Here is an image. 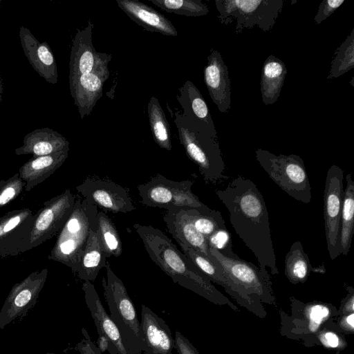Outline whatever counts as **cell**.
<instances>
[{"label": "cell", "mask_w": 354, "mask_h": 354, "mask_svg": "<svg viewBox=\"0 0 354 354\" xmlns=\"http://www.w3.org/2000/svg\"><path fill=\"white\" fill-rule=\"evenodd\" d=\"M48 269L30 273L14 285L0 310V329H3L17 318L26 315L35 305L46 281Z\"/></svg>", "instance_id": "11"}, {"label": "cell", "mask_w": 354, "mask_h": 354, "mask_svg": "<svg viewBox=\"0 0 354 354\" xmlns=\"http://www.w3.org/2000/svg\"><path fill=\"white\" fill-rule=\"evenodd\" d=\"M1 1H0V4H1Z\"/></svg>", "instance_id": "50"}, {"label": "cell", "mask_w": 354, "mask_h": 354, "mask_svg": "<svg viewBox=\"0 0 354 354\" xmlns=\"http://www.w3.org/2000/svg\"><path fill=\"white\" fill-rule=\"evenodd\" d=\"M344 171L332 165L326 174L324 192V220L327 250L332 260L339 254L340 218L344 195Z\"/></svg>", "instance_id": "10"}, {"label": "cell", "mask_w": 354, "mask_h": 354, "mask_svg": "<svg viewBox=\"0 0 354 354\" xmlns=\"http://www.w3.org/2000/svg\"><path fill=\"white\" fill-rule=\"evenodd\" d=\"M68 151L32 157L19 170V177L26 183L25 191L29 192L46 180L65 162Z\"/></svg>", "instance_id": "24"}, {"label": "cell", "mask_w": 354, "mask_h": 354, "mask_svg": "<svg viewBox=\"0 0 354 354\" xmlns=\"http://www.w3.org/2000/svg\"><path fill=\"white\" fill-rule=\"evenodd\" d=\"M178 181L158 174L146 183L138 186L141 203L148 207L169 209Z\"/></svg>", "instance_id": "27"}, {"label": "cell", "mask_w": 354, "mask_h": 354, "mask_svg": "<svg viewBox=\"0 0 354 354\" xmlns=\"http://www.w3.org/2000/svg\"><path fill=\"white\" fill-rule=\"evenodd\" d=\"M288 73L284 62L274 55L263 62L260 80L261 98L265 105H272L281 94Z\"/></svg>", "instance_id": "26"}, {"label": "cell", "mask_w": 354, "mask_h": 354, "mask_svg": "<svg viewBox=\"0 0 354 354\" xmlns=\"http://www.w3.org/2000/svg\"><path fill=\"white\" fill-rule=\"evenodd\" d=\"M353 80H354V77H352V78H351V81L350 82V83H351V86H352L353 87L354 86V85H353Z\"/></svg>", "instance_id": "48"}, {"label": "cell", "mask_w": 354, "mask_h": 354, "mask_svg": "<svg viewBox=\"0 0 354 354\" xmlns=\"http://www.w3.org/2000/svg\"><path fill=\"white\" fill-rule=\"evenodd\" d=\"M209 251L225 274L241 292L253 299H259L264 301L273 299L269 274L263 273L252 263L239 257H227L212 248H209Z\"/></svg>", "instance_id": "8"}, {"label": "cell", "mask_w": 354, "mask_h": 354, "mask_svg": "<svg viewBox=\"0 0 354 354\" xmlns=\"http://www.w3.org/2000/svg\"><path fill=\"white\" fill-rule=\"evenodd\" d=\"M340 218L339 254L346 256L350 250L354 227V181L351 173L346 175Z\"/></svg>", "instance_id": "29"}, {"label": "cell", "mask_w": 354, "mask_h": 354, "mask_svg": "<svg viewBox=\"0 0 354 354\" xmlns=\"http://www.w3.org/2000/svg\"><path fill=\"white\" fill-rule=\"evenodd\" d=\"M69 151V142L59 133L48 127L37 129L27 133L22 146L15 149L17 156L31 154L32 157Z\"/></svg>", "instance_id": "22"}, {"label": "cell", "mask_w": 354, "mask_h": 354, "mask_svg": "<svg viewBox=\"0 0 354 354\" xmlns=\"http://www.w3.org/2000/svg\"><path fill=\"white\" fill-rule=\"evenodd\" d=\"M174 348L178 354H200L188 339L178 330L175 333Z\"/></svg>", "instance_id": "42"}, {"label": "cell", "mask_w": 354, "mask_h": 354, "mask_svg": "<svg viewBox=\"0 0 354 354\" xmlns=\"http://www.w3.org/2000/svg\"><path fill=\"white\" fill-rule=\"evenodd\" d=\"M106 258L99 238L96 223L90 230L87 243L75 273L84 281H93L100 270L105 267Z\"/></svg>", "instance_id": "25"}, {"label": "cell", "mask_w": 354, "mask_h": 354, "mask_svg": "<svg viewBox=\"0 0 354 354\" xmlns=\"http://www.w3.org/2000/svg\"><path fill=\"white\" fill-rule=\"evenodd\" d=\"M34 219L28 208L14 209L0 217V257H16L28 251Z\"/></svg>", "instance_id": "14"}, {"label": "cell", "mask_w": 354, "mask_h": 354, "mask_svg": "<svg viewBox=\"0 0 354 354\" xmlns=\"http://www.w3.org/2000/svg\"><path fill=\"white\" fill-rule=\"evenodd\" d=\"M19 39L24 53L33 69L47 82H57V67L53 53L47 42H40L24 26L19 28Z\"/></svg>", "instance_id": "17"}, {"label": "cell", "mask_w": 354, "mask_h": 354, "mask_svg": "<svg viewBox=\"0 0 354 354\" xmlns=\"http://www.w3.org/2000/svg\"><path fill=\"white\" fill-rule=\"evenodd\" d=\"M111 59V55L100 53L90 73L81 75L69 82L71 94L81 119L91 113L102 95L104 84L109 76L108 66Z\"/></svg>", "instance_id": "12"}, {"label": "cell", "mask_w": 354, "mask_h": 354, "mask_svg": "<svg viewBox=\"0 0 354 354\" xmlns=\"http://www.w3.org/2000/svg\"><path fill=\"white\" fill-rule=\"evenodd\" d=\"M75 189L87 203L104 212L127 213L136 209L128 190L112 181L87 178Z\"/></svg>", "instance_id": "13"}, {"label": "cell", "mask_w": 354, "mask_h": 354, "mask_svg": "<svg viewBox=\"0 0 354 354\" xmlns=\"http://www.w3.org/2000/svg\"><path fill=\"white\" fill-rule=\"evenodd\" d=\"M96 220L99 238L107 258L120 257L122 252V245L114 223L104 212H98Z\"/></svg>", "instance_id": "32"}, {"label": "cell", "mask_w": 354, "mask_h": 354, "mask_svg": "<svg viewBox=\"0 0 354 354\" xmlns=\"http://www.w3.org/2000/svg\"><path fill=\"white\" fill-rule=\"evenodd\" d=\"M307 307L306 316L308 322L309 330L311 332H315L328 317L330 310L324 304H311Z\"/></svg>", "instance_id": "39"}, {"label": "cell", "mask_w": 354, "mask_h": 354, "mask_svg": "<svg viewBox=\"0 0 354 354\" xmlns=\"http://www.w3.org/2000/svg\"><path fill=\"white\" fill-rule=\"evenodd\" d=\"M215 194L229 212L230 221L236 234L257 259L259 268L268 274H279L273 248L268 212L257 185L241 175L231 180Z\"/></svg>", "instance_id": "1"}, {"label": "cell", "mask_w": 354, "mask_h": 354, "mask_svg": "<svg viewBox=\"0 0 354 354\" xmlns=\"http://www.w3.org/2000/svg\"><path fill=\"white\" fill-rule=\"evenodd\" d=\"M168 232L178 244L190 247L206 256L210 261L212 255L207 239L194 227L183 209H170L163 216Z\"/></svg>", "instance_id": "18"}, {"label": "cell", "mask_w": 354, "mask_h": 354, "mask_svg": "<svg viewBox=\"0 0 354 354\" xmlns=\"http://www.w3.org/2000/svg\"><path fill=\"white\" fill-rule=\"evenodd\" d=\"M118 7L145 29L168 36H177L174 26L163 15L137 0H116Z\"/></svg>", "instance_id": "21"}, {"label": "cell", "mask_w": 354, "mask_h": 354, "mask_svg": "<svg viewBox=\"0 0 354 354\" xmlns=\"http://www.w3.org/2000/svg\"><path fill=\"white\" fill-rule=\"evenodd\" d=\"M340 325L344 330L353 332L354 329V314L351 313L345 316L341 321Z\"/></svg>", "instance_id": "45"}, {"label": "cell", "mask_w": 354, "mask_h": 354, "mask_svg": "<svg viewBox=\"0 0 354 354\" xmlns=\"http://www.w3.org/2000/svg\"><path fill=\"white\" fill-rule=\"evenodd\" d=\"M133 228L141 239L150 259L174 283L214 304H227L231 308L237 309L160 230L139 223L134 224Z\"/></svg>", "instance_id": "2"}, {"label": "cell", "mask_w": 354, "mask_h": 354, "mask_svg": "<svg viewBox=\"0 0 354 354\" xmlns=\"http://www.w3.org/2000/svg\"><path fill=\"white\" fill-rule=\"evenodd\" d=\"M93 24L89 20L83 30L77 29L73 40L69 62V82L81 75L90 73L98 58L92 42Z\"/></svg>", "instance_id": "20"}, {"label": "cell", "mask_w": 354, "mask_h": 354, "mask_svg": "<svg viewBox=\"0 0 354 354\" xmlns=\"http://www.w3.org/2000/svg\"><path fill=\"white\" fill-rule=\"evenodd\" d=\"M207 240L209 248L216 249L223 255L230 258L239 257L233 252L232 239L227 227L218 230Z\"/></svg>", "instance_id": "38"}, {"label": "cell", "mask_w": 354, "mask_h": 354, "mask_svg": "<svg viewBox=\"0 0 354 354\" xmlns=\"http://www.w3.org/2000/svg\"><path fill=\"white\" fill-rule=\"evenodd\" d=\"M2 92H3L2 81H1V75H0V104H1V102Z\"/></svg>", "instance_id": "47"}, {"label": "cell", "mask_w": 354, "mask_h": 354, "mask_svg": "<svg viewBox=\"0 0 354 354\" xmlns=\"http://www.w3.org/2000/svg\"><path fill=\"white\" fill-rule=\"evenodd\" d=\"M147 112L151 131L156 143L160 148L170 151L171 143L169 124L156 97L150 98Z\"/></svg>", "instance_id": "31"}, {"label": "cell", "mask_w": 354, "mask_h": 354, "mask_svg": "<svg viewBox=\"0 0 354 354\" xmlns=\"http://www.w3.org/2000/svg\"><path fill=\"white\" fill-rule=\"evenodd\" d=\"M141 333L145 345V354H172L174 339L165 320L149 307L141 306Z\"/></svg>", "instance_id": "16"}, {"label": "cell", "mask_w": 354, "mask_h": 354, "mask_svg": "<svg viewBox=\"0 0 354 354\" xmlns=\"http://www.w3.org/2000/svg\"><path fill=\"white\" fill-rule=\"evenodd\" d=\"M183 253L211 281L221 286L236 299L241 304L250 307L254 305V300L241 292L236 284L225 274L221 266L213 257L210 261L201 252L179 244Z\"/></svg>", "instance_id": "19"}, {"label": "cell", "mask_w": 354, "mask_h": 354, "mask_svg": "<svg viewBox=\"0 0 354 354\" xmlns=\"http://www.w3.org/2000/svg\"><path fill=\"white\" fill-rule=\"evenodd\" d=\"M82 290L97 332H101L107 337L117 348L118 354H128L120 332L104 308L93 284L91 281H85L82 284Z\"/></svg>", "instance_id": "23"}, {"label": "cell", "mask_w": 354, "mask_h": 354, "mask_svg": "<svg viewBox=\"0 0 354 354\" xmlns=\"http://www.w3.org/2000/svg\"><path fill=\"white\" fill-rule=\"evenodd\" d=\"M344 2V0H323L314 19L315 24H319L329 17Z\"/></svg>", "instance_id": "40"}, {"label": "cell", "mask_w": 354, "mask_h": 354, "mask_svg": "<svg viewBox=\"0 0 354 354\" xmlns=\"http://www.w3.org/2000/svg\"><path fill=\"white\" fill-rule=\"evenodd\" d=\"M179 92L176 98L183 109V113L215 128L208 106L196 86L192 82L186 81L179 88Z\"/></svg>", "instance_id": "30"}, {"label": "cell", "mask_w": 354, "mask_h": 354, "mask_svg": "<svg viewBox=\"0 0 354 354\" xmlns=\"http://www.w3.org/2000/svg\"><path fill=\"white\" fill-rule=\"evenodd\" d=\"M98 339L97 341V346L103 353L105 351H108L110 354H118V351L115 346L111 342L107 337L101 332H97Z\"/></svg>", "instance_id": "43"}, {"label": "cell", "mask_w": 354, "mask_h": 354, "mask_svg": "<svg viewBox=\"0 0 354 354\" xmlns=\"http://www.w3.org/2000/svg\"><path fill=\"white\" fill-rule=\"evenodd\" d=\"M162 10L187 17H201L207 15L209 10L200 0H149Z\"/></svg>", "instance_id": "35"}, {"label": "cell", "mask_w": 354, "mask_h": 354, "mask_svg": "<svg viewBox=\"0 0 354 354\" xmlns=\"http://www.w3.org/2000/svg\"><path fill=\"white\" fill-rule=\"evenodd\" d=\"M142 354H145V353H142ZM172 354H173V353H172Z\"/></svg>", "instance_id": "51"}, {"label": "cell", "mask_w": 354, "mask_h": 354, "mask_svg": "<svg viewBox=\"0 0 354 354\" xmlns=\"http://www.w3.org/2000/svg\"><path fill=\"white\" fill-rule=\"evenodd\" d=\"M26 183L15 174L7 180H0V209L17 198L25 188Z\"/></svg>", "instance_id": "37"}, {"label": "cell", "mask_w": 354, "mask_h": 354, "mask_svg": "<svg viewBox=\"0 0 354 354\" xmlns=\"http://www.w3.org/2000/svg\"><path fill=\"white\" fill-rule=\"evenodd\" d=\"M204 82L218 111L227 113L231 107V82L227 66L218 50H210L204 69Z\"/></svg>", "instance_id": "15"}, {"label": "cell", "mask_w": 354, "mask_h": 354, "mask_svg": "<svg viewBox=\"0 0 354 354\" xmlns=\"http://www.w3.org/2000/svg\"><path fill=\"white\" fill-rule=\"evenodd\" d=\"M283 0H216L218 19L222 24L236 22L235 34L257 26L270 31L283 6Z\"/></svg>", "instance_id": "7"}, {"label": "cell", "mask_w": 354, "mask_h": 354, "mask_svg": "<svg viewBox=\"0 0 354 354\" xmlns=\"http://www.w3.org/2000/svg\"><path fill=\"white\" fill-rule=\"evenodd\" d=\"M82 339L75 346V350L80 354H102L97 348V345L92 341L88 331L85 328H82Z\"/></svg>", "instance_id": "41"}, {"label": "cell", "mask_w": 354, "mask_h": 354, "mask_svg": "<svg viewBox=\"0 0 354 354\" xmlns=\"http://www.w3.org/2000/svg\"><path fill=\"white\" fill-rule=\"evenodd\" d=\"M44 354H56V353H44Z\"/></svg>", "instance_id": "49"}, {"label": "cell", "mask_w": 354, "mask_h": 354, "mask_svg": "<svg viewBox=\"0 0 354 354\" xmlns=\"http://www.w3.org/2000/svg\"><path fill=\"white\" fill-rule=\"evenodd\" d=\"M106 279H102L104 295L110 317L116 325L128 354H141L145 349L140 325L127 289L106 261Z\"/></svg>", "instance_id": "5"}, {"label": "cell", "mask_w": 354, "mask_h": 354, "mask_svg": "<svg viewBox=\"0 0 354 354\" xmlns=\"http://www.w3.org/2000/svg\"><path fill=\"white\" fill-rule=\"evenodd\" d=\"M98 212L96 206L76 196L72 214L59 232L48 259L67 266L75 273Z\"/></svg>", "instance_id": "4"}, {"label": "cell", "mask_w": 354, "mask_h": 354, "mask_svg": "<svg viewBox=\"0 0 354 354\" xmlns=\"http://www.w3.org/2000/svg\"><path fill=\"white\" fill-rule=\"evenodd\" d=\"M75 200L76 196L66 189L43 203L41 208L34 214L28 250L59 233L71 215Z\"/></svg>", "instance_id": "9"}, {"label": "cell", "mask_w": 354, "mask_h": 354, "mask_svg": "<svg viewBox=\"0 0 354 354\" xmlns=\"http://www.w3.org/2000/svg\"><path fill=\"white\" fill-rule=\"evenodd\" d=\"M321 342L328 348H337L340 344L339 337L333 332L327 331L319 335Z\"/></svg>", "instance_id": "44"}, {"label": "cell", "mask_w": 354, "mask_h": 354, "mask_svg": "<svg viewBox=\"0 0 354 354\" xmlns=\"http://www.w3.org/2000/svg\"><path fill=\"white\" fill-rule=\"evenodd\" d=\"M353 305H354V295L353 292H351V295L348 296L347 301L345 303L344 305V312L345 313H353Z\"/></svg>", "instance_id": "46"}, {"label": "cell", "mask_w": 354, "mask_h": 354, "mask_svg": "<svg viewBox=\"0 0 354 354\" xmlns=\"http://www.w3.org/2000/svg\"><path fill=\"white\" fill-rule=\"evenodd\" d=\"M174 115L180 142L204 181L216 185L227 178L216 129L179 111Z\"/></svg>", "instance_id": "3"}, {"label": "cell", "mask_w": 354, "mask_h": 354, "mask_svg": "<svg viewBox=\"0 0 354 354\" xmlns=\"http://www.w3.org/2000/svg\"><path fill=\"white\" fill-rule=\"evenodd\" d=\"M196 229L207 239L221 229L226 228L220 212L210 209L200 211L196 209H184Z\"/></svg>", "instance_id": "34"}, {"label": "cell", "mask_w": 354, "mask_h": 354, "mask_svg": "<svg viewBox=\"0 0 354 354\" xmlns=\"http://www.w3.org/2000/svg\"><path fill=\"white\" fill-rule=\"evenodd\" d=\"M194 181L185 180L178 181V184L172 199L170 209H196L200 211H207L210 208L200 201L197 196L192 191ZM168 210V209H167Z\"/></svg>", "instance_id": "36"}, {"label": "cell", "mask_w": 354, "mask_h": 354, "mask_svg": "<svg viewBox=\"0 0 354 354\" xmlns=\"http://www.w3.org/2000/svg\"><path fill=\"white\" fill-rule=\"evenodd\" d=\"M311 272L324 273V264L322 267L313 268L308 255L304 250L299 241L294 242L285 257V274L293 284L304 283Z\"/></svg>", "instance_id": "28"}, {"label": "cell", "mask_w": 354, "mask_h": 354, "mask_svg": "<svg viewBox=\"0 0 354 354\" xmlns=\"http://www.w3.org/2000/svg\"><path fill=\"white\" fill-rule=\"evenodd\" d=\"M354 67V28L341 45L336 49L331 61L327 79H334Z\"/></svg>", "instance_id": "33"}, {"label": "cell", "mask_w": 354, "mask_h": 354, "mask_svg": "<svg viewBox=\"0 0 354 354\" xmlns=\"http://www.w3.org/2000/svg\"><path fill=\"white\" fill-rule=\"evenodd\" d=\"M256 159L269 177L297 201L309 203L311 187L304 162L295 154L278 156L263 149L255 151Z\"/></svg>", "instance_id": "6"}]
</instances>
